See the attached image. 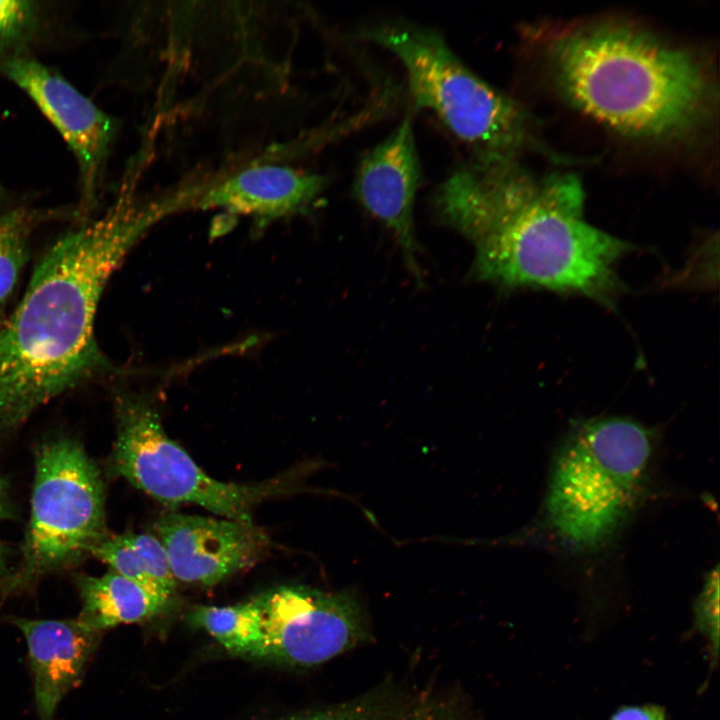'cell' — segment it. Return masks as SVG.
<instances>
[{"instance_id":"cell-21","label":"cell","mask_w":720,"mask_h":720,"mask_svg":"<svg viewBox=\"0 0 720 720\" xmlns=\"http://www.w3.org/2000/svg\"><path fill=\"white\" fill-rule=\"evenodd\" d=\"M287 720H383V718L375 708L358 704L297 716Z\"/></svg>"},{"instance_id":"cell-15","label":"cell","mask_w":720,"mask_h":720,"mask_svg":"<svg viewBox=\"0 0 720 720\" xmlns=\"http://www.w3.org/2000/svg\"><path fill=\"white\" fill-rule=\"evenodd\" d=\"M187 616L191 625L207 631L232 654L252 657L262 641L258 596L231 606L199 605Z\"/></svg>"},{"instance_id":"cell-20","label":"cell","mask_w":720,"mask_h":720,"mask_svg":"<svg viewBox=\"0 0 720 720\" xmlns=\"http://www.w3.org/2000/svg\"><path fill=\"white\" fill-rule=\"evenodd\" d=\"M37 8L31 1L0 0V50L21 41L33 28Z\"/></svg>"},{"instance_id":"cell-7","label":"cell","mask_w":720,"mask_h":720,"mask_svg":"<svg viewBox=\"0 0 720 720\" xmlns=\"http://www.w3.org/2000/svg\"><path fill=\"white\" fill-rule=\"evenodd\" d=\"M115 411L112 472L168 507L194 504L223 518L252 522L257 504L294 489L288 477L257 484L212 478L166 434L157 409L144 396L119 394Z\"/></svg>"},{"instance_id":"cell-23","label":"cell","mask_w":720,"mask_h":720,"mask_svg":"<svg viewBox=\"0 0 720 720\" xmlns=\"http://www.w3.org/2000/svg\"><path fill=\"white\" fill-rule=\"evenodd\" d=\"M14 573V569L9 565V549L0 540V585L3 587L8 583Z\"/></svg>"},{"instance_id":"cell-13","label":"cell","mask_w":720,"mask_h":720,"mask_svg":"<svg viewBox=\"0 0 720 720\" xmlns=\"http://www.w3.org/2000/svg\"><path fill=\"white\" fill-rule=\"evenodd\" d=\"M25 636L40 720H53L62 698L81 680L100 632L78 619L12 618Z\"/></svg>"},{"instance_id":"cell-3","label":"cell","mask_w":720,"mask_h":720,"mask_svg":"<svg viewBox=\"0 0 720 720\" xmlns=\"http://www.w3.org/2000/svg\"><path fill=\"white\" fill-rule=\"evenodd\" d=\"M551 57L568 99L626 135H679L703 120L711 104V81L692 54L630 26L570 32L555 41Z\"/></svg>"},{"instance_id":"cell-5","label":"cell","mask_w":720,"mask_h":720,"mask_svg":"<svg viewBox=\"0 0 720 720\" xmlns=\"http://www.w3.org/2000/svg\"><path fill=\"white\" fill-rule=\"evenodd\" d=\"M363 36L400 60L415 106L433 112L474 155L514 157L526 143L527 117L520 106L473 73L439 33L391 23Z\"/></svg>"},{"instance_id":"cell-6","label":"cell","mask_w":720,"mask_h":720,"mask_svg":"<svg viewBox=\"0 0 720 720\" xmlns=\"http://www.w3.org/2000/svg\"><path fill=\"white\" fill-rule=\"evenodd\" d=\"M105 522L104 481L84 448L68 437L42 443L35 455L22 558L3 591L23 588L91 555L108 535Z\"/></svg>"},{"instance_id":"cell-14","label":"cell","mask_w":720,"mask_h":720,"mask_svg":"<svg viewBox=\"0 0 720 720\" xmlns=\"http://www.w3.org/2000/svg\"><path fill=\"white\" fill-rule=\"evenodd\" d=\"M81 599L78 620L95 631L142 622L165 610L168 601L113 571L76 577Z\"/></svg>"},{"instance_id":"cell-9","label":"cell","mask_w":720,"mask_h":720,"mask_svg":"<svg viewBox=\"0 0 720 720\" xmlns=\"http://www.w3.org/2000/svg\"><path fill=\"white\" fill-rule=\"evenodd\" d=\"M53 124L73 153L79 170L80 211L96 205L117 124L60 74L37 60L15 57L4 66Z\"/></svg>"},{"instance_id":"cell-11","label":"cell","mask_w":720,"mask_h":720,"mask_svg":"<svg viewBox=\"0 0 720 720\" xmlns=\"http://www.w3.org/2000/svg\"><path fill=\"white\" fill-rule=\"evenodd\" d=\"M420 162L411 115L364 155L353 191L362 207L393 235L409 271L422 282L413 209L420 181Z\"/></svg>"},{"instance_id":"cell-2","label":"cell","mask_w":720,"mask_h":720,"mask_svg":"<svg viewBox=\"0 0 720 720\" xmlns=\"http://www.w3.org/2000/svg\"><path fill=\"white\" fill-rule=\"evenodd\" d=\"M171 213L164 198H121L46 251L0 328V430L17 427L53 398L113 370L94 334L101 294L136 242Z\"/></svg>"},{"instance_id":"cell-10","label":"cell","mask_w":720,"mask_h":720,"mask_svg":"<svg viewBox=\"0 0 720 720\" xmlns=\"http://www.w3.org/2000/svg\"><path fill=\"white\" fill-rule=\"evenodd\" d=\"M176 582L212 586L254 566L269 547L253 522L168 512L154 523Z\"/></svg>"},{"instance_id":"cell-25","label":"cell","mask_w":720,"mask_h":720,"mask_svg":"<svg viewBox=\"0 0 720 720\" xmlns=\"http://www.w3.org/2000/svg\"><path fill=\"white\" fill-rule=\"evenodd\" d=\"M412 720H448V719L434 716V715H420V716L413 718Z\"/></svg>"},{"instance_id":"cell-24","label":"cell","mask_w":720,"mask_h":720,"mask_svg":"<svg viewBox=\"0 0 720 720\" xmlns=\"http://www.w3.org/2000/svg\"><path fill=\"white\" fill-rule=\"evenodd\" d=\"M11 514V506L8 499L7 488L0 478V520L6 519Z\"/></svg>"},{"instance_id":"cell-12","label":"cell","mask_w":720,"mask_h":720,"mask_svg":"<svg viewBox=\"0 0 720 720\" xmlns=\"http://www.w3.org/2000/svg\"><path fill=\"white\" fill-rule=\"evenodd\" d=\"M326 182L320 174L289 166L255 165L201 189L193 207L223 209L268 223L304 212Z\"/></svg>"},{"instance_id":"cell-16","label":"cell","mask_w":720,"mask_h":720,"mask_svg":"<svg viewBox=\"0 0 720 720\" xmlns=\"http://www.w3.org/2000/svg\"><path fill=\"white\" fill-rule=\"evenodd\" d=\"M42 214L24 207L0 211V328L6 306L29 257V241Z\"/></svg>"},{"instance_id":"cell-8","label":"cell","mask_w":720,"mask_h":720,"mask_svg":"<svg viewBox=\"0 0 720 720\" xmlns=\"http://www.w3.org/2000/svg\"><path fill=\"white\" fill-rule=\"evenodd\" d=\"M258 598L263 636L254 658L313 666L338 656L362 638L360 608L348 592L284 585Z\"/></svg>"},{"instance_id":"cell-4","label":"cell","mask_w":720,"mask_h":720,"mask_svg":"<svg viewBox=\"0 0 720 720\" xmlns=\"http://www.w3.org/2000/svg\"><path fill=\"white\" fill-rule=\"evenodd\" d=\"M651 455L649 431L630 419L578 425L553 465L546 500L552 528L579 547L607 540L632 510Z\"/></svg>"},{"instance_id":"cell-19","label":"cell","mask_w":720,"mask_h":720,"mask_svg":"<svg viewBox=\"0 0 720 720\" xmlns=\"http://www.w3.org/2000/svg\"><path fill=\"white\" fill-rule=\"evenodd\" d=\"M127 539L144 566L162 592L172 599L176 590V580L173 576L167 552L158 537L146 533L125 532Z\"/></svg>"},{"instance_id":"cell-18","label":"cell","mask_w":720,"mask_h":720,"mask_svg":"<svg viewBox=\"0 0 720 720\" xmlns=\"http://www.w3.org/2000/svg\"><path fill=\"white\" fill-rule=\"evenodd\" d=\"M694 630L707 641L710 664L716 666L719 659V569L715 567L706 576L694 607Z\"/></svg>"},{"instance_id":"cell-1","label":"cell","mask_w":720,"mask_h":720,"mask_svg":"<svg viewBox=\"0 0 720 720\" xmlns=\"http://www.w3.org/2000/svg\"><path fill=\"white\" fill-rule=\"evenodd\" d=\"M440 220L475 248L471 275L502 289L574 293L611 306L633 245L589 224L572 175L535 178L514 157L473 155L436 189Z\"/></svg>"},{"instance_id":"cell-26","label":"cell","mask_w":720,"mask_h":720,"mask_svg":"<svg viewBox=\"0 0 720 720\" xmlns=\"http://www.w3.org/2000/svg\"><path fill=\"white\" fill-rule=\"evenodd\" d=\"M0 195H1V186H0Z\"/></svg>"},{"instance_id":"cell-17","label":"cell","mask_w":720,"mask_h":720,"mask_svg":"<svg viewBox=\"0 0 720 720\" xmlns=\"http://www.w3.org/2000/svg\"><path fill=\"white\" fill-rule=\"evenodd\" d=\"M92 556L107 564L111 571L141 585L151 594L171 601L149 576L140 556L129 543L126 533L107 535L92 551Z\"/></svg>"},{"instance_id":"cell-22","label":"cell","mask_w":720,"mask_h":720,"mask_svg":"<svg viewBox=\"0 0 720 720\" xmlns=\"http://www.w3.org/2000/svg\"><path fill=\"white\" fill-rule=\"evenodd\" d=\"M610 720H666V713L655 704L629 705L617 709Z\"/></svg>"}]
</instances>
